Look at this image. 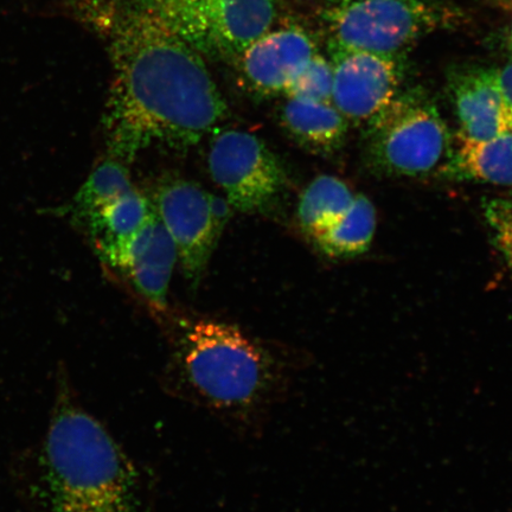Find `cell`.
<instances>
[{
  "instance_id": "6da1fadb",
  "label": "cell",
  "mask_w": 512,
  "mask_h": 512,
  "mask_svg": "<svg viewBox=\"0 0 512 512\" xmlns=\"http://www.w3.org/2000/svg\"><path fill=\"white\" fill-rule=\"evenodd\" d=\"M113 82L105 115L114 159L131 163L150 146L185 152L227 117L200 53L151 5L110 24Z\"/></svg>"
},
{
  "instance_id": "7a4b0ae2",
  "label": "cell",
  "mask_w": 512,
  "mask_h": 512,
  "mask_svg": "<svg viewBox=\"0 0 512 512\" xmlns=\"http://www.w3.org/2000/svg\"><path fill=\"white\" fill-rule=\"evenodd\" d=\"M12 478L30 512H150L138 467L82 405L66 370L46 432L19 454Z\"/></svg>"
},
{
  "instance_id": "3957f363",
  "label": "cell",
  "mask_w": 512,
  "mask_h": 512,
  "mask_svg": "<svg viewBox=\"0 0 512 512\" xmlns=\"http://www.w3.org/2000/svg\"><path fill=\"white\" fill-rule=\"evenodd\" d=\"M175 332L163 379L179 398L247 426L285 392L294 369L291 351L213 319L192 320Z\"/></svg>"
},
{
  "instance_id": "277c9868",
  "label": "cell",
  "mask_w": 512,
  "mask_h": 512,
  "mask_svg": "<svg viewBox=\"0 0 512 512\" xmlns=\"http://www.w3.org/2000/svg\"><path fill=\"white\" fill-rule=\"evenodd\" d=\"M366 159L387 177H425L440 172L451 155L450 130L424 95L402 94L366 126Z\"/></svg>"
},
{
  "instance_id": "5b68a950",
  "label": "cell",
  "mask_w": 512,
  "mask_h": 512,
  "mask_svg": "<svg viewBox=\"0 0 512 512\" xmlns=\"http://www.w3.org/2000/svg\"><path fill=\"white\" fill-rule=\"evenodd\" d=\"M152 8L198 53L236 60L270 31L274 0H152Z\"/></svg>"
},
{
  "instance_id": "8992f818",
  "label": "cell",
  "mask_w": 512,
  "mask_h": 512,
  "mask_svg": "<svg viewBox=\"0 0 512 512\" xmlns=\"http://www.w3.org/2000/svg\"><path fill=\"white\" fill-rule=\"evenodd\" d=\"M330 49L398 56L437 28L438 15L422 0H355L325 12Z\"/></svg>"
},
{
  "instance_id": "52a82bcc",
  "label": "cell",
  "mask_w": 512,
  "mask_h": 512,
  "mask_svg": "<svg viewBox=\"0 0 512 512\" xmlns=\"http://www.w3.org/2000/svg\"><path fill=\"white\" fill-rule=\"evenodd\" d=\"M208 162L230 206L242 213H266L286 188L283 164L259 137L246 131L216 133Z\"/></svg>"
},
{
  "instance_id": "ba28073f",
  "label": "cell",
  "mask_w": 512,
  "mask_h": 512,
  "mask_svg": "<svg viewBox=\"0 0 512 512\" xmlns=\"http://www.w3.org/2000/svg\"><path fill=\"white\" fill-rule=\"evenodd\" d=\"M151 203L174 240L185 278L197 286L224 229L211 211V194L194 182L171 178L158 185Z\"/></svg>"
},
{
  "instance_id": "9c48e42d",
  "label": "cell",
  "mask_w": 512,
  "mask_h": 512,
  "mask_svg": "<svg viewBox=\"0 0 512 512\" xmlns=\"http://www.w3.org/2000/svg\"><path fill=\"white\" fill-rule=\"evenodd\" d=\"M330 54L332 105L349 123L367 126L399 94L398 60L349 49H330Z\"/></svg>"
},
{
  "instance_id": "30bf717a",
  "label": "cell",
  "mask_w": 512,
  "mask_h": 512,
  "mask_svg": "<svg viewBox=\"0 0 512 512\" xmlns=\"http://www.w3.org/2000/svg\"><path fill=\"white\" fill-rule=\"evenodd\" d=\"M316 54L315 44L299 28L268 31L235 60L249 91L260 96L285 93Z\"/></svg>"
},
{
  "instance_id": "8fae6325",
  "label": "cell",
  "mask_w": 512,
  "mask_h": 512,
  "mask_svg": "<svg viewBox=\"0 0 512 512\" xmlns=\"http://www.w3.org/2000/svg\"><path fill=\"white\" fill-rule=\"evenodd\" d=\"M448 89L459 124L457 139L482 142L512 127L496 68L454 70Z\"/></svg>"
},
{
  "instance_id": "7c38bea8",
  "label": "cell",
  "mask_w": 512,
  "mask_h": 512,
  "mask_svg": "<svg viewBox=\"0 0 512 512\" xmlns=\"http://www.w3.org/2000/svg\"><path fill=\"white\" fill-rule=\"evenodd\" d=\"M280 124L299 146L324 157L342 150L350 126L334 105L302 98L286 102L280 112Z\"/></svg>"
},
{
  "instance_id": "4fadbf2b",
  "label": "cell",
  "mask_w": 512,
  "mask_h": 512,
  "mask_svg": "<svg viewBox=\"0 0 512 512\" xmlns=\"http://www.w3.org/2000/svg\"><path fill=\"white\" fill-rule=\"evenodd\" d=\"M457 140L439 172L441 176L452 181L512 187V127L482 142Z\"/></svg>"
},
{
  "instance_id": "5bb4252c",
  "label": "cell",
  "mask_w": 512,
  "mask_h": 512,
  "mask_svg": "<svg viewBox=\"0 0 512 512\" xmlns=\"http://www.w3.org/2000/svg\"><path fill=\"white\" fill-rule=\"evenodd\" d=\"M177 259L174 240L158 217L149 247L124 270L134 290L159 317L168 315L169 285Z\"/></svg>"
},
{
  "instance_id": "9a60e30c",
  "label": "cell",
  "mask_w": 512,
  "mask_h": 512,
  "mask_svg": "<svg viewBox=\"0 0 512 512\" xmlns=\"http://www.w3.org/2000/svg\"><path fill=\"white\" fill-rule=\"evenodd\" d=\"M376 226L377 215L373 202L367 196L356 194L349 209L311 240L329 258H355L368 251L374 240Z\"/></svg>"
},
{
  "instance_id": "2e32d148",
  "label": "cell",
  "mask_w": 512,
  "mask_h": 512,
  "mask_svg": "<svg viewBox=\"0 0 512 512\" xmlns=\"http://www.w3.org/2000/svg\"><path fill=\"white\" fill-rule=\"evenodd\" d=\"M153 210L151 201L132 189L83 221L87 223L101 255L105 256L136 233Z\"/></svg>"
},
{
  "instance_id": "e0dca14e",
  "label": "cell",
  "mask_w": 512,
  "mask_h": 512,
  "mask_svg": "<svg viewBox=\"0 0 512 512\" xmlns=\"http://www.w3.org/2000/svg\"><path fill=\"white\" fill-rule=\"evenodd\" d=\"M356 194L335 176H319L305 189L298 204L300 229L312 239L336 222L354 202Z\"/></svg>"
},
{
  "instance_id": "ac0fdd59",
  "label": "cell",
  "mask_w": 512,
  "mask_h": 512,
  "mask_svg": "<svg viewBox=\"0 0 512 512\" xmlns=\"http://www.w3.org/2000/svg\"><path fill=\"white\" fill-rule=\"evenodd\" d=\"M130 176L124 163L106 160L88 177L74 200V213L80 220L117 200L132 190Z\"/></svg>"
},
{
  "instance_id": "d6986e66",
  "label": "cell",
  "mask_w": 512,
  "mask_h": 512,
  "mask_svg": "<svg viewBox=\"0 0 512 512\" xmlns=\"http://www.w3.org/2000/svg\"><path fill=\"white\" fill-rule=\"evenodd\" d=\"M334 72L331 61L315 54L303 72L286 89L288 98H302L332 104Z\"/></svg>"
},
{
  "instance_id": "ffe728a7",
  "label": "cell",
  "mask_w": 512,
  "mask_h": 512,
  "mask_svg": "<svg viewBox=\"0 0 512 512\" xmlns=\"http://www.w3.org/2000/svg\"><path fill=\"white\" fill-rule=\"evenodd\" d=\"M484 216L497 251L512 270V200L494 198L486 201Z\"/></svg>"
},
{
  "instance_id": "44dd1931",
  "label": "cell",
  "mask_w": 512,
  "mask_h": 512,
  "mask_svg": "<svg viewBox=\"0 0 512 512\" xmlns=\"http://www.w3.org/2000/svg\"><path fill=\"white\" fill-rule=\"evenodd\" d=\"M497 80L512 121V61L502 68H497Z\"/></svg>"
},
{
  "instance_id": "7402d4cb",
  "label": "cell",
  "mask_w": 512,
  "mask_h": 512,
  "mask_svg": "<svg viewBox=\"0 0 512 512\" xmlns=\"http://www.w3.org/2000/svg\"><path fill=\"white\" fill-rule=\"evenodd\" d=\"M330 2H334L335 4H345L355 2V0H330Z\"/></svg>"
},
{
  "instance_id": "603a6c76",
  "label": "cell",
  "mask_w": 512,
  "mask_h": 512,
  "mask_svg": "<svg viewBox=\"0 0 512 512\" xmlns=\"http://www.w3.org/2000/svg\"><path fill=\"white\" fill-rule=\"evenodd\" d=\"M510 42H511V48H512V23H511V29H510Z\"/></svg>"
}]
</instances>
